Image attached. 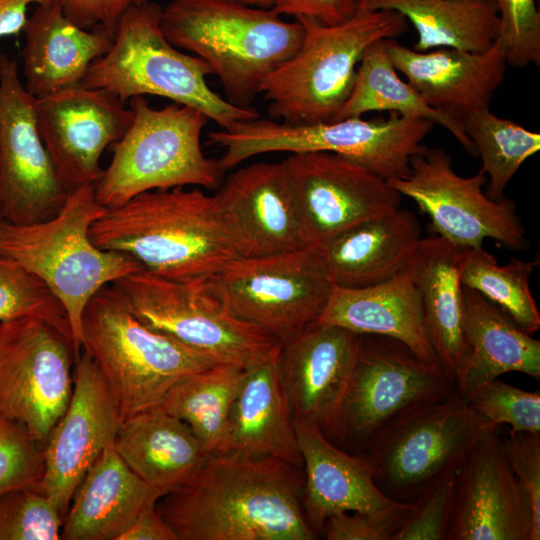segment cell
<instances>
[{"label":"cell","mask_w":540,"mask_h":540,"mask_svg":"<svg viewBox=\"0 0 540 540\" xmlns=\"http://www.w3.org/2000/svg\"><path fill=\"white\" fill-rule=\"evenodd\" d=\"M294 427L303 461V509L318 536L325 520L340 512L408 516L412 502L386 496L363 456L337 446L310 424L294 421Z\"/></svg>","instance_id":"obj_23"},{"label":"cell","mask_w":540,"mask_h":540,"mask_svg":"<svg viewBox=\"0 0 540 540\" xmlns=\"http://www.w3.org/2000/svg\"><path fill=\"white\" fill-rule=\"evenodd\" d=\"M539 259L512 258L500 266L483 248H469L461 271V283L475 290L507 314L523 331L540 328V314L529 279Z\"/></svg>","instance_id":"obj_36"},{"label":"cell","mask_w":540,"mask_h":540,"mask_svg":"<svg viewBox=\"0 0 540 540\" xmlns=\"http://www.w3.org/2000/svg\"><path fill=\"white\" fill-rule=\"evenodd\" d=\"M239 257L284 254L306 247L283 162H257L230 173L215 193Z\"/></svg>","instance_id":"obj_22"},{"label":"cell","mask_w":540,"mask_h":540,"mask_svg":"<svg viewBox=\"0 0 540 540\" xmlns=\"http://www.w3.org/2000/svg\"><path fill=\"white\" fill-rule=\"evenodd\" d=\"M90 238L150 273L182 282L209 279L239 257L215 194L199 187L151 190L107 208Z\"/></svg>","instance_id":"obj_2"},{"label":"cell","mask_w":540,"mask_h":540,"mask_svg":"<svg viewBox=\"0 0 540 540\" xmlns=\"http://www.w3.org/2000/svg\"><path fill=\"white\" fill-rule=\"evenodd\" d=\"M161 29L175 47L193 52L219 78L225 99L248 107L264 79L300 48L302 24L272 8L232 0H171Z\"/></svg>","instance_id":"obj_3"},{"label":"cell","mask_w":540,"mask_h":540,"mask_svg":"<svg viewBox=\"0 0 540 540\" xmlns=\"http://www.w3.org/2000/svg\"><path fill=\"white\" fill-rule=\"evenodd\" d=\"M241 2L247 5L262 7V8H272L274 0H232Z\"/></svg>","instance_id":"obj_50"},{"label":"cell","mask_w":540,"mask_h":540,"mask_svg":"<svg viewBox=\"0 0 540 540\" xmlns=\"http://www.w3.org/2000/svg\"><path fill=\"white\" fill-rule=\"evenodd\" d=\"M81 349L102 374L121 422L161 406L178 381L217 364L144 325L111 284L85 306Z\"/></svg>","instance_id":"obj_7"},{"label":"cell","mask_w":540,"mask_h":540,"mask_svg":"<svg viewBox=\"0 0 540 540\" xmlns=\"http://www.w3.org/2000/svg\"><path fill=\"white\" fill-rule=\"evenodd\" d=\"M406 518L361 512L329 516L321 535L327 540H393Z\"/></svg>","instance_id":"obj_45"},{"label":"cell","mask_w":540,"mask_h":540,"mask_svg":"<svg viewBox=\"0 0 540 540\" xmlns=\"http://www.w3.org/2000/svg\"><path fill=\"white\" fill-rule=\"evenodd\" d=\"M434 123L390 113L388 118H346L314 124H288L262 117L240 121L231 129L210 132L208 144L222 148L226 172L251 157L272 153L325 151L349 158L386 180L402 179L411 157Z\"/></svg>","instance_id":"obj_9"},{"label":"cell","mask_w":540,"mask_h":540,"mask_svg":"<svg viewBox=\"0 0 540 540\" xmlns=\"http://www.w3.org/2000/svg\"><path fill=\"white\" fill-rule=\"evenodd\" d=\"M371 9L401 13L417 31L413 50L489 49L499 36L500 20L491 0H363Z\"/></svg>","instance_id":"obj_33"},{"label":"cell","mask_w":540,"mask_h":540,"mask_svg":"<svg viewBox=\"0 0 540 540\" xmlns=\"http://www.w3.org/2000/svg\"><path fill=\"white\" fill-rule=\"evenodd\" d=\"M111 285L144 325L216 363L246 367L279 342L235 316L207 279L182 282L139 269Z\"/></svg>","instance_id":"obj_11"},{"label":"cell","mask_w":540,"mask_h":540,"mask_svg":"<svg viewBox=\"0 0 540 540\" xmlns=\"http://www.w3.org/2000/svg\"><path fill=\"white\" fill-rule=\"evenodd\" d=\"M397 71L431 108L457 121L489 109L492 96L504 80L507 57L498 37L482 52L436 48L418 52L385 39Z\"/></svg>","instance_id":"obj_24"},{"label":"cell","mask_w":540,"mask_h":540,"mask_svg":"<svg viewBox=\"0 0 540 540\" xmlns=\"http://www.w3.org/2000/svg\"><path fill=\"white\" fill-rule=\"evenodd\" d=\"M69 192L40 136L36 98L21 83L15 57L0 53V208L4 221L51 218Z\"/></svg>","instance_id":"obj_16"},{"label":"cell","mask_w":540,"mask_h":540,"mask_svg":"<svg viewBox=\"0 0 540 540\" xmlns=\"http://www.w3.org/2000/svg\"><path fill=\"white\" fill-rule=\"evenodd\" d=\"M113 441L75 490L60 539L118 540L136 517L162 496L130 469Z\"/></svg>","instance_id":"obj_29"},{"label":"cell","mask_w":540,"mask_h":540,"mask_svg":"<svg viewBox=\"0 0 540 540\" xmlns=\"http://www.w3.org/2000/svg\"><path fill=\"white\" fill-rule=\"evenodd\" d=\"M1 323L0 416L43 448L72 396L73 340L39 319Z\"/></svg>","instance_id":"obj_15"},{"label":"cell","mask_w":540,"mask_h":540,"mask_svg":"<svg viewBox=\"0 0 540 540\" xmlns=\"http://www.w3.org/2000/svg\"><path fill=\"white\" fill-rule=\"evenodd\" d=\"M463 300L470 355L458 391L464 396L473 387L508 372L539 380L540 341L479 292L463 286Z\"/></svg>","instance_id":"obj_32"},{"label":"cell","mask_w":540,"mask_h":540,"mask_svg":"<svg viewBox=\"0 0 540 540\" xmlns=\"http://www.w3.org/2000/svg\"><path fill=\"white\" fill-rule=\"evenodd\" d=\"M46 0H0V38L18 36L27 22V9L31 4Z\"/></svg>","instance_id":"obj_49"},{"label":"cell","mask_w":540,"mask_h":540,"mask_svg":"<svg viewBox=\"0 0 540 540\" xmlns=\"http://www.w3.org/2000/svg\"><path fill=\"white\" fill-rule=\"evenodd\" d=\"M3 215H2V211H1V208H0V223L3 221Z\"/></svg>","instance_id":"obj_51"},{"label":"cell","mask_w":540,"mask_h":540,"mask_svg":"<svg viewBox=\"0 0 540 540\" xmlns=\"http://www.w3.org/2000/svg\"><path fill=\"white\" fill-rule=\"evenodd\" d=\"M464 397L494 426L506 424L510 432L540 433L539 391H526L496 378L473 387Z\"/></svg>","instance_id":"obj_40"},{"label":"cell","mask_w":540,"mask_h":540,"mask_svg":"<svg viewBox=\"0 0 540 540\" xmlns=\"http://www.w3.org/2000/svg\"><path fill=\"white\" fill-rule=\"evenodd\" d=\"M162 7L145 2L121 18L109 50L88 68L81 85L102 89L122 102L154 95L202 111L221 129L261 117L252 107H239L214 92L213 74L201 58L180 52L161 29Z\"/></svg>","instance_id":"obj_6"},{"label":"cell","mask_w":540,"mask_h":540,"mask_svg":"<svg viewBox=\"0 0 540 540\" xmlns=\"http://www.w3.org/2000/svg\"><path fill=\"white\" fill-rule=\"evenodd\" d=\"M499 20V38L507 63L517 68L540 65V13L536 0H491Z\"/></svg>","instance_id":"obj_41"},{"label":"cell","mask_w":540,"mask_h":540,"mask_svg":"<svg viewBox=\"0 0 540 540\" xmlns=\"http://www.w3.org/2000/svg\"><path fill=\"white\" fill-rule=\"evenodd\" d=\"M281 342L245 367L235 398L228 451L270 456L302 467L294 420L278 368Z\"/></svg>","instance_id":"obj_30"},{"label":"cell","mask_w":540,"mask_h":540,"mask_svg":"<svg viewBox=\"0 0 540 540\" xmlns=\"http://www.w3.org/2000/svg\"><path fill=\"white\" fill-rule=\"evenodd\" d=\"M63 518L36 486L0 497V540H58Z\"/></svg>","instance_id":"obj_39"},{"label":"cell","mask_w":540,"mask_h":540,"mask_svg":"<svg viewBox=\"0 0 540 540\" xmlns=\"http://www.w3.org/2000/svg\"><path fill=\"white\" fill-rule=\"evenodd\" d=\"M455 474L445 476L412 500V510L393 540H447Z\"/></svg>","instance_id":"obj_43"},{"label":"cell","mask_w":540,"mask_h":540,"mask_svg":"<svg viewBox=\"0 0 540 540\" xmlns=\"http://www.w3.org/2000/svg\"><path fill=\"white\" fill-rule=\"evenodd\" d=\"M114 94L82 85L36 99L37 126L69 193L95 185L106 148L129 128L133 112Z\"/></svg>","instance_id":"obj_19"},{"label":"cell","mask_w":540,"mask_h":540,"mask_svg":"<svg viewBox=\"0 0 540 540\" xmlns=\"http://www.w3.org/2000/svg\"><path fill=\"white\" fill-rule=\"evenodd\" d=\"M421 238L417 217L400 207L349 227L314 249L333 286L363 288L404 270Z\"/></svg>","instance_id":"obj_26"},{"label":"cell","mask_w":540,"mask_h":540,"mask_svg":"<svg viewBox=\"0 0 540 540\" xmlns=\"http://www.w3.org/2000/svg\"><path fill=\"white\" fill-rule=\"evenodd\" d=\"M455 388L444 370L424 363L403 343L386 336L361 335L337 446H349L352 454L361 455L409 412Z\"/></svg>","instance_id":"obj_13"},{"label":"cell","mask_w":540,"mask_h":540,"mask_svg":"<svg viewBox=\"0 0 540 540\" xmlns=\"http://www.w3.org/2000/svg\"><path fill=\"white\" fill-rule=\"evenodd\" d=\"M361 0H274L279 15L308 18L324 25L340 24L351 18Z\"/></svg>","instance_id":"obj_47"},{"label":"cell","mask_w":540,"mask_h":540,"mask_svg":"<svg viewBox=\"0 0 540 540\" xmlns=\"http://www.w3.org/2000/svg\"><path fill=\"white\" fill-rule=\"evenodd\" d=\"M75 366L72 396L43 445L44 469L37 484L63 519L78 485L121 423L102 374L84 350Z\"/></svg>","instance_id":"obj_20"},{"label":"cell","mask_w":540,"mask_h":540,"mask_svg":"<svg viewBox=\"0 0 540 540\" xmlns=\"http://www.w3.org/2000/svg\"><path fill=\"white\" fill-rule=\"evenodd\" d=\"M118 540H179V538L159 514L155 503L146 507Z\"/></svg>","instance_id":"obj_48"},{"label":"cell","mask_w":540,"mask_h":540,"mask_svg":"<svg viewBox=\"0 0 540 540\" xmlns=\"http://www.w3.org/2000/svg\"><path fill=\"white\" fill-rule=\"evenodd\" d=\"M316 322L340 326L359 335L393 338L424 363L442 369L428 339L419 290L407 268L369 287L333 286Z\"/></svg>","instance_id":"obj_28"},{"label":"cell","mask_w":540,"mask_h":540,"mask_svg":"<svg viewBox=\"0 0 540 540\" xmlns=\"http://www.w3.org/2000/svg\"><path fill=\"white\" fill-rule=\"evenodd\" d=\"M372 111L394 112L400 116L424 119L447 129L471 156L477 153L462 122L431 108L420 94L403 81L386 49L385 39L365 50L357 67L352 91L334 121L362 117Z\"/></svg>","instance_id":"obj_34"},{"label":"cell","mask_w":540,"mask_h":540,"mask_svg":"<svg viewBox=\"0 0 540 540\" xmlns=\"http://www.w3.org/2000/svg\"><path fill=\"white\" fill-rule=\"evenodd\" d=\"M207 281L235 316L281 343L319 319L333 288L310 247L237 257Z\"/></svg>","instance_id":"obj_12"},{"label":"cell","mask_w":540,"mask_h":540,"mask_svg":"<svg viewBox=\"0 0 540 540\" xmlns=\"http://www.w3.org/2000/svg\"><path fill=\"white\" fill-rule=\"evenodd\" d=\"M106 210L94 185L69 193L49 219L0 223V257L10 259L42 280L62 304L77 356L81 352V320L86 304L102 287L139 269L132 257L98 248L90 238L92 224Z\"/></svg>","instance_id":"obj_5"},{"label":"cell","mask_w":540,"mask_h":540,"mask_svg":"<svg viewBox=\"0 0 540 540\" xmlns=\"http://www.w3.org/2000/svg\"><path fill=\"white\" fill-rule=\"evenodd\" d=\"M282 162L306 247L317 248L349 227L401 207L402 196L388 180L344 156L290 153Z\"/></svg>","instance_id":"obj_17"},{"label":"cell","mask_w":540,"mask_h":540,"mask_svg":"<svg viewBox=\"0 0 540 540\" xmlns=\"http://www.w3.org/2000/svg\"><path fill=\"white\" fill-rule=\"evenodd\" d=\"M245 367L217 363L178 381L162 407L185 422L211 454L228 451L231 413Z\"/></svg>","instance_id":"obj_35"},{"label":"cell","mask_w":540,"mask_h":540,"mask_svg":"<svg viewBox=\"0 0 540 540\" xmlns=\"http://www.w3.org/2000/svg\"><path fill=\"white\" fill-rule=\"evenodd\" d=\"M304 28L298 51L262 82L272 119L288 124L332 122L346 103L365 50L380 39L408 30L399 12L371 9L363 0L356 13L336 25L296 18Z\"/></svg>","instance_id":"obj_4"},{"label":"cell","mask_w":540,"mask_h":540,"mask_svg":"<svg viewBox=\"0 0 540 540\" xmlns=\"http://www.w3.org/2000/svg\"><path fill=\"white\" fill-rule=\"evenodd\" d=\"M113 445L130 469L162 496L188 480L210 455L190 427L162 406L122 421Z\"/></svg>","instance_id":"obj_31"},{"label":"cell","mask_w":540,"mask_h":540,"mask_svg":"<svg viewBox=\"0 0 540 540\" xmlns=\"http://www.w3.org/2000/svg\"><path fill=\"white\" fill-rule=\"evenodd\" d=\"M361 335L314 322L280 345L278 368L294 421L338 444L344 400Z\"/></svg>","instance_id":"obj_18"},{"label":"cell","mask_w":540,"mask_h":540,"mask_svg":"<svg viewBox=\"0 0 540 540\" xmlns=\"http://www.w3.org/2000/svg\"><path fill=\"white\" fill-rule=\"evenodd\" d=\"M129 107L132 122L111 146L112 160L94 185L103 207H117L151 190L220 187L225 171L201 147L210 120L202 111L176 102L153 108L144 96L130 98Z\"/></svg>","instance_id":"obj_8"},{"label":"cell","mask_w":540,"mask_h":540,"mask_svg":"<svg viewBox=\"0 0 540 540\" xmlns=\"http://www.w3.org/2000/svg\"><path fill=\"white\" fill-rule=\"evenodd\" d=\"M494 428L455 388L402 417L361 456L386 496L411 502L439 479L457 473L478 441Z\"/></svg>","instance_id":"obj_10"},{"label":"cell","mask_w":540,"mask_h":540,"mask_svg":"<svg viewBox=\"0 0 540 540\" xmlns=\"http://www.w3.org/2000/svg\"><path fill=\"white\" fill-rule=\"evenodd\" d=\"M27 318L47 322L72 338L67 314L46 284L18 263L0 257V322Z\"/></svg>","instance_id":"obj_38"},{"label":"cell","mask_w":540,"mask_h":540,"mask_svg":"<svg viewBox=\"0 0 540 540\" xmlns=\"http://www.w3.org/2000/svg\"><path fill=\"white\" fill-rule=\"evenodd\" d=\"M43 469L42 446L22 427L0 416V497L36 486Z\"/></svg>","instance_id":"obj_42"},{"label":"cell","mask_w":540,"mask_h":540,"mask_svg":"<svg viewBox=\"0 0 540 540\" xmlns=\"http://www.w3.org/2000/svg\"><path fill=\"white\" fill-rule=\"evenodd\" d=\"M468 249L431 235L421 238L406 267L420 293L430 344L456 387L464 377L470 355L461 283Z\"/></svg>","instance_id":"obj_25"},{"label":"cell","mask_w":540,"mask_h":540,"mask_svg":"<svg viewBox=\"0 0 540 540\" xmlns=\"http://www.w3.org/2000/svg\"><path fill=\"white\" fill-rule=\"evenodd\" d=\"M447 540H539L499 427L478 441L455 475Z\"/></svg>","instance_id":"obj_21"},{"label":"cell","mask_w":540,"mask_h":540,"mask_svg":"<svg viewBox=\"0 0 540 540\" xmlns=\"http://www.w3.org/2000/svg\"><path fill=\"white\" fill-rule=\"evenodd\" d=\"M462 124L481 158V170L488 179L486 195L496 201L503 199L518 169L540 150V134L500 118L490 109L468 115Z\"/></svg>","instance_id":"obj_37"},{"label":"cell","mask_w":540,"mask_h":540,"mask_svg":"<svg viewBox=\"0 0 540 540\" xmlns=\"http://www.w3.org/2000/svg\"><path fill=\"white\" fill-rule=\"evenodd\" d=\"M509 467L532 511L534 531L540 539V433L501 434Z\"/></svg>","instance_id":"obj_44"},{"label":"cell","mask_w":540,"mask_h":540,"mask_svg":"<svg viewBox=\"0 0 540 540\" xmlns=\"http://www.w3.org/2000/svg\"><path fill=\"white\" fill-rule=\"evenodd\" d=\"M23 32L24 86L36 99L81 85L90 65L113 42L100 27L84 29L76 25L58 0L38 4Z\"/></svg>","instance_id":"obj_27"},{"label":"cell","mask_w":540,"mask_h":540,"mask_svg":"<svg viewBox=\"0 0 540 540\" xmlns=\"http://www.w3.org/2000/svg\"><path fill=\"white\" fill-rule=\"evenodd\" d=\"M65 15L84 29L100 27L112 38L124 14L148 0H58Z\"/></svg>","instance_id":"obj_46"},{"label":"cell","mask_w":540,"mask_h":540,"mask_svg":"<svg viewBox=\"0 0 540 540\" xmlns=\"http://www.w3.org/2000/svg\"><path fill=\"white\" fill-rule=\"evenodd\" d=\"M302 467L238 451L211 454L156 503L179 540H314Z\"/></svg>","instance_id":"obj_1"},{"label":"cell","mask_w":540,"mask_h":540,"mask_svg":"<svg viewBox=\"0 0 540 540\" xmlns=\"http://www.w3.org/2000/svg\"><path fill=\"white\" fill-rule=\"evenodd\" d=\"M388 182L418 205L437 235L453 244L479 249L485 239H492L508 250L529 247L516 203L507 197L490 199L483 192L486 174L458 175L442 148L426 147L413 155L408 175Z\"/></svg>","instance_id":"obj_14"},{"label":"cell","mask_w":540,"mask_h":540,"mask_svg":"<svg viewBox=\"0 0 540 540\" xmlns=\"http://www.w3.org/2000/svg\"><path fill=\"white\" fill-rule=\"evenodd\" d=\"M1 329H2V323L0 322V334H1Z\"/></svg>","instance_id":"obj_52"}]
</instances>
